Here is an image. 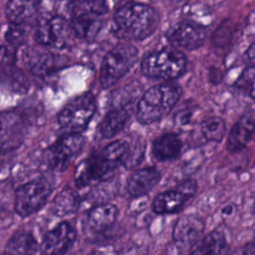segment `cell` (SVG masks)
Here are the masks:
<instances>
[{
	"label": "cell",
	"instance_id": "cell-15",
	"mask_svg": "<svg viewBox=\"0 0 255 255\" xmlns=\"http://www.w3.org/2000/svg\"><path fill=\"white\" fill-rule=\"evenodd\" d=\"M119 209L117 205L104 202L91 207L86 215L84 228L91 234H100L110 229L117 221Z\"/></svg>",
	"mask_w": 255,
	"mask_h": 255
},
{
	"label": "cell",
	"instance_id": "cell-23",
	"mask_svg": "<svg viewBox=\"0 0 255 255\" xmlns=\"http://www.w3.org/2000/svg\"><path fill=\"white\" fill-rule=\"evenodd\" d=\"M23 59L26 67L35 74H41L48 71L53 64L51 54L38 49H29L25 51Z\"/></svg>",
	"mask_w": 255,
	"mask_h": 255
},
{
	"label": "cell",
	"instance_id": "cell-31",
	"mask_svg": "<svg viewBox=\"0 0 255 255\" xmlns=\"http://www.w3.org/2000/svg\"><path fill=\"white\" fill-rule=\"evenodd\" d=\"M90 255H105V254H103L102 252H99V251H94V252L91 253Z\"/></svg>",
	"mask_w": 255,
	"mask_h": 255
},
{
	"label": "cell",
	"instance_id": "cell-19",
	"mask_svg": "<svg viewBox=\"0 0 255 255\" xmlns=\"http://www.w3.org/2000/svg\"><path fill=\"white\" fill-rule=\"evenodd\" d=\"M254 129V120L252 116L242 117L231 128L226 147L229 152H237L245 147L251 139Z\"/></svg>",
	"mask_w": 255,
	"mask_h": 255
},
{
	"label": "cell",
	"instance_id": "cell-30",
	"mask_svg": "<svg viewBox=\"0 0 255 255\" xmlns=\"http://www.w3.org/2000/svg\"><path fill=\"white\" fill-rule=\"evenodd\" d=\"M121 255H146V254L143 252V249L136 246H132L126 249L124 252L121 253Z\"/></svg>",
	"mask_w": 255,
	"mask_h": 255
},
{
	"label": "cell",
	"instance_id": "cell-7",
	"mask_svg": "<svg viewBox=\"0 0 255 255\" xmlns=\"http://www.w3.org/2000/svg\"><path fill=\"white\" fill-rule=\"evenodd\" d=\"M138 52L130 44H118L105 56L100 73L103 88H109L122 79L134 65Z\"/></svg>",
	"mask_w": 255,
	"mask_h": 255
},
{
	"label": "cell",
	"instance_id": "cell-14",
	"mask_svg": "<svg viewBox=\"0 0 255 255\" xmlns=\"http://www.w3.org/2000/svg\"><path fill=\"white\" fill-rule=\"evenodd\" d=\"M167 37L169 42L177 47L185 50H195L204 43L206 31L199 24L183 21L174 25Z\"/></svg>",
	"mask_w": 255,
	"mask_h": 255
},
{
	"label": "cell",
	"instance_id": "cell-18",
	"mask_svg": "<svg viewBox=\"0 0 255 255\" xmlns=\"http://www.w3.org/2000/svg\"><path fill=\"white\" fill-rule=\"evenodd\" d=\"M39 244L32 232L18 230L7 241L2 255H37Z\"/></svg>",
	"mask_w": 255,
	"mask_h": 255
},
{
	"label": "cell",
	"instance_id": "cell-25",
	"mask_svg": "<svg viewBox=\"0 0 255 255\" xmlns=\"http://www.w3.org/2000/svg\"><path fill=\"white\" fill-rule=\"evenodd\" d=\"M144 150L145 144L140 138L133 140L131 143L128 142V152L123 165L128 169L136 167L144 157Z\"/></svg>",
	"mask_w": 255,
	"mask_h": 255
},
{
	"label": "cell",
	"instance_id": "cell-5",
	"mask_svg": "<svg viewBox=\"0 0 255 255\" xmlns=\"http://www.w3.org/2000/svg\"><path fill=\"white\" fill-rule=\"evenodd\" d=\"M185 56L173 48H163L146 56L141 63L142 73L150 78L172 80L185 70Z\"/></svg>",
	"mask_w": 255,
	"mask_h": 255
},
{
	"label": "cell",
	"instance_id": "cell-20",
	"mask_svg": "<svg viewBox=\"0 0 255 255\" xmlns=\"http://www.w3.org/2000/svg\"><path fill=\"white\" fill-rule=\"evenodd\" d=\"M182 143L175 133H163L155 138L152 143V155L159 161L176 158L181 151Z\"/></svg>",
	"mask_w": 255,
	"mask_h": 255
},
{
	"label": "cell",
	"instance_id": "cell-10",
	"mask_svg": "<svg viewBox=\"0 0 255 255\" xmlns=\"http://www.w3.org/2000/svg\"><path fill=\"white\" fill-rule=\"evenodd\" d=\"M198 189L193 178L181 180L174 187L157 193L151 203L152 211L157 215H170L180 212L184 205L193 198Z\"/></svg>",
	"mask_w": 255,
	"mask_h": 255
},
{
	"label": "cell",
	"instance_id": "cell-22",
	"mask_svg": "<svg viewBox=\"0 0 255 255\" xmlns=\"http://www.w3.org/2000/svg\"><path fill=\"white\" fill-rule=\"evenodd\" d=\"M128 118L129 114L126 109L119 108L110 111L100 124V133L106 138L115 136L125 128Z\"/></svg>",
	"mask_w": 255,
	"mask_h": 255
},
{
	"label": "cell",
	"instance_id": "cell-12",
	"mask_svg": "<svg viewBox=\"0 0 255 255\" xmlns=\"http://www.w3.org/2000/svg\"><path fill=\"white\" fill-rule=\"evenodd\" d=\"M76 239V228L69 221H61L44 234L39 248L43 255H64Z\"/></svg>",
	"mask_w": 255,
	"mask_h": 255
},
{
	"label": "cell",
	"instance_id": "cell-28",
	"mask_svg": "<svg viewBox=\"0 0 255 255\" xmlns=\"http://www.w3.org/2000/svg\"><path fill=\"white\" fill-rule=\"evenodd\" d=\"M12 46H3L0 47V65L8 66L11 65L14 61L15 53L12 50Z\"/></svg>",
	"mask_w": 255,
	"mask_h": 255
},
{
	"label": "cell",
	"instance_id": "cell-6",
	"mask_svg": "<svg viewBox=\"0 0 255 255\" xmlns=\"http://www.w3.org/2000/svg\"><path fill=\"white\" fill-rule=\"evenodd\" d=\"M53 185L43 177L32 179L20 185L15 192L14 209L21 217H28L41 210L48 202Z\"/></svg>",
	"mask_w": 255,
	"mask_h": 255
},
{
	"label": "cell",
	"instance_id": "cell-13",
	"mask_svg": "<svg viewBox=\"0 0 255 255\" xmlns=\"http://www.w3.org/2000/svg\"><path fill=\"white\" fill-rule=\"evenodd\" d=\"M204 231L203 220L193 214L179 217L172 230L173 241L180 254H187L200 240Z\"/></svg>",
	"mask_w": 255,
	"mask_h": 255
},
{
	"label": "cell",
	"instance_id": "cell-3",
	"mask_svg": "<svg viewBox=\"0 0 255 255\" xmlns=\"http://www.w3.org/2000/svg\"><path fill=\"white\" fill-rule=\"evenodd\" d=\"M180 93V88L174 84H160L149 88L137 103V121L142 125L158 122L172 110Z\"/></svg>",
	"mask_w": 255,
	"mask_h": 255
},
{
	"label": "cell",
	"instance_id": "cell-26",
	"mask_svg": "<svg viewBox=\"0 0 255 255\" xmlns=\"http://www.w3.org/2000/svg\"><path fill=\"white\" fill-rule=\"evenodd\" d=\"M236 86L241 91L253 97L254 92V68L249 67L247 68L239 77L238 81L236 82Z\"/></svg>",
	"mask_w": 255,
	"mask_h": 255
},
{
	"label": "cell",
	"instance_id": "cell-24",
	"mask_svg": "<svg viewBox=\"0 0 255 255\" xmlns=\"http://www.w3.org/2000/svg\"><path fill=\"white\" fill-rule=\"evenodd\" d=\"M225 124L217 117L205 120L201 124V132L207 140L220 141L225 134Z\"/></svg>",
	"mask_w": 255,
	"mask_h": 255
},
{
	"label": "cell",
	"instance_id": "cell-27",
	"mask_svg": "<svg viewBox=\"0 0 255 255\" xmlns=\"http://www.w3.org/2000/svg\"><path fill=\"white\" fill-rule=\"evenodd\" d=\"M23 24H12L7 32V41L10 46L19 45L24 39V30L22 28Z\"/></svg>",
	"mask_w": 255,
	"mask_h": 255
},
{
	"label": "cell",
	"instance_id": "cell-9",
	"mask_svg": "<svg viewBox=\"0 0 255 255\" xmlns=\"http://www.w3.org/2000/svg\"><path fill=\"white\" fill-rule=\"evenodd\" d=\"M76 37L69 21L58 15H47L41 18L35 29V39L38 44L64 49L72 45Z\"/></svg>",
	"mask_w": 255,
	"mask_h": 255
},
{
	"label": "cell",
	"instance_id": "cell-11",
	"mask_svg": "<svg viewBox=\"0 0 255 255\" xmlns=\"http://www.w3.org/2000/svg\"><path fill=\"white\" fill-rule=\"evenodd\" d=\"M84 143L85 138L81 133L64 134L46 149L45 163L54 171L66 170L80 153Z\"/></svg>",
	"mask_w": 255,
	"mask_h": 255
},
{
	"label": "cell",
	"instance_id": "cell-32",
	"mask_svg": "<svg viewBox=\"0 0 255 255\" xmlns=\"http://www.w3.org/2000/svg\"><path fill=\"white\" fill-rule=\"evenodd\" d=\"M0 129H1V123H0Z\"/></svg>",
	"mask_w": 255,
	"mask_h": 255
},
{
	"label": "cell",
	"instance_id": "cell-1",
	"mask_svg": "<svg viewBox=\"0 0 255 255\" xmlns=\"http://www.w3.org/2000/svg\"><path fill=\"white\" fill-rule=\"evenodd\" d=\"M128 152V141L115 140L107 144L101 151L85 158L77 167L74 181L78 188H86L90 184L101 181L124 164Z\"/></svg>",
	"mask_w": 255,
	"mask_h": 255
},
{
	"label": "cell",
	"instance_id": "cell-8",
	"mask_svg": "<svg viewBox=\"0 0 255 255\" xmlns=\"http://www.w3.org/2000/svg\"><path fill=\"white\" fill-rule=\"evenodd\" d=\"M96 112L94 96L87 92L71 100L58 114V124L66 133H80Z\"/></svg>",
	"mask_w": 255,
	"mask_h": 255
},
{
	"label": "cell",
	"instance_id": "cell-16",
	"mask_svg": "<svg viewBox=\"0 0 255 255\" xmlns=\"http://www.w3.org/2000/svg\"><path fill=\"white\" fill-rule=\"evenodd\" d=\"M161 174L153 166L135 169L128 178L127 192L132 198L148 194L159 182Z\"/></svg>",
	"mask_w": 255,
	"mask_h": 255
},
{
	"label": "cell",
	"instance_id": "cell-4",
	"mask_svg": "<svg viewBox=\"0 0 255 255\" xmlns=\"http://www.w3.org/2000/svg\"><path fill=\"white\" fill-rule=\"evenodd\" d=\"M68 11L69 23L76 37L91 39L102 28L108 14V6L105 0H73Z\"/></svg>",
	"mask_w": 255,
	"mask_h": 255
},
{
	"label": "cell",
	"instance_id": "cell-2",
	"mask_svg": "<svg viewBox=\"0 0 255 255\" xmlns=\"http://www.w3.org/2000/svg\"><path fill=\"white\" fill-rule=\"evenodd\" d=\"M159 16L152 7L142 3H127L114 15L115 34L123 40L137 41L147 38L157 28Z\"/></svg>",
	"mask_w": 255,
	"mask_h": 255
},
{
	"label": "cell",
	"instance_id": "cell-21",
	"mask_svg": "<svg viewBox=\"0 0 255 255\" xmlns=\"http://www.w3.org/2000/svg\"><path fill=\"white\" fill-rule=\"evenodd\" d=\"M40 0H8L6 16L12 24H24L38 10Z\"/></svg>",
	"mask_w": 255,
	"mask_h": 255
},
{
	"label": "cell",
	"instance_id": "cell-17",
	"mask_svg": "<svg viewBox=\"0 0 255 255\" xmlns=\"http://www.w3.org/2000/svg\"><path fill=\"white\" fill-rule=\"evenodd\" d=\"M187 255H229V244L224 232L211 230L200 238Z\"/></svg>",
	"mask_w": 255,
	"mask_h": 255
},
{
	"label": "cell",
	"instance_id": "cell-29",
	"mask_svg": "<svg viewBox=\"0 0 255 255\" xmlns=\"http://www.w3.org/2000/svg\"><path fill=\"white\" fill-rule=\"evenodd\" d=\"M234 255H254V245L253 242H247L244 244Z\"/></svg>",
	"mask_w": 255,
	"mask_h": 255
}]
</instances>
